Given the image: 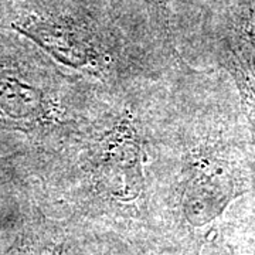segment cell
I'll list each match as a JSON object with an SVG mask.
<instances>
[{"label":"cell","mask_w":255,"mask_h":255,"mask_svg":"<svg viewBox=\"0 0 255 255\" xmlns=\"http://www.w3.org/2000/svg\"><path fill=\"white\" fill-rule=\"evenodd\" d=\"M6 255H53L47 251L44 247L38 246L34 240H28L23 241L21 244H18L16 248H13Z\"/></svg>","instance_id":"obj_7"},{"label":"cell","mask_w":255,"mask_h":255,"mask_svg":"<svg viewBox=\"0 0 255 255\" xmlns=\"http://www.w3.org/2000/svg\"><path fill=\"white\" fill-rule=\"evenodd\" d=\"M110 92L64 70L24 37L0 33V128L26 136L37 153L73 137Z\"/></svg>","instance_id":"obj_3"},{"label":"cell","mask_w":255,"mask_h":255,"mask_svg":"<svg viewBox=\"0 0 255 255\" xmlns=\"http://www.w3.org/2000/svg\"><path fill=\"white\" fill-rule=\"evenodd\" d=\"M9 27L64 70L111 92L162 81L182 61L157 43L136 40L81 0H28Z\"/></svg>","instance_id":"obj_2"},{"label":"cell","mask_w":255,"mask_h":255,"mask_svg":"<svg viewBox=\"0 0 255 255\" xmlns=\"http://www.w3.org/2000/svg\"><path fill=\"white\" fill-rule=\"evenodd\" d=\"M230 248L233 251V255H255V234L231 243Z\"/></svg>","instance_id":"obj_8"},{"label":"cell","mask_w":255,"mask_h":255,"mask_svg":"<svg viewBox=\"0 0 255 255\" xmlns=\"http://www.w3.org/2000/svg\"><path fill=\"white\" fill-rule=\"evenodd\" d=\"M145 3L152 23V30L159 37L164 48L180 60L172 24V0H145Z\"/></svg>","instance_id":"obj_5"},{"label":"cell","mask_w":255,"mask_h":255,"mask_svg":"<svg viewBox=\"0 0 255 255\" xmlns=\"http://www.w3.org/2000/svg\"><path fill=\"white\" fill-rule=\"evenodd\" d=\"M157 190L170 196L183 219L203 227L255 187V159L244 121L190 108L166 90L156 133Z\"/></svg>","instance_id":"obj_1"},{"label":"cell","mask_w":255,"mask_h":255,"mask_svg":"<svg viewBox=\"0 0 255 255\" xmlns=\"http://www.w3.org/2000/svg\"><path fill=\"white\" fill-rule=\"evenodd\" d=\"M228 38L247 47L255 54V0H240L231 17Z\"/></svg>","instance_id":"obj_6"},{"label":"cell","mask_w":255,"mask_h":255,"mask_svg":"<svg viewBox=\"0 0 255 255\" xmlns=\"http://www.w3.org/2000/svg\"><path fill=\"white\" fill-rule=\"evenodd\" d=\"M223 55V65L237 91L240 110L255 159V54L237 41L226 38Z\"/></svg>","instance_id":"obj_4"}]
</instances>
